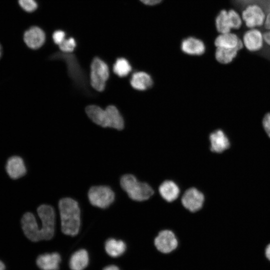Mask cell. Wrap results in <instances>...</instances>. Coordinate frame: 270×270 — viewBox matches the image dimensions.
I'll list each match as a JSON object with an SVG mask.
<instances>
[{
	"label": "cell",
	"instance_id": "obj_1",
	"mask_svg": "<svg viewBox=\"0 0 270 270\" xmlns=\"http://www.w3.org/2000/svg\"><path fill=\"white\" fill-rule=\"evenodd\" d=\"M58 208L62 232L68 236L76 235L80 226V211L78 203L71 198H63L59 201Z\"/></svg>",
	"mask_w": 270,
	"mask_h": 270
},
{
	"label": "cell",
	"instance_id": "obj_2",
	"mask_svg": "<svg viewBox=\"0 0 270 270\" xmlns=\"http://www.w3.org/2000/svg\"><path fill=\"white\" fill-rule=\"evenodd\" d=\"M120 184L130 198L136 201L147 200L154 194V190L148 184L138 182L130 174L123 176L120 178Z\"/></svg>",
	"mask_w": 270,
	"mask_h": 270
},
{
	"label": "cell",
	"instance_id": "obj_3",
	"mask_svg": "<svg viewBox=\"0 0 270 270\" xmlns=\"http://www.w3.org/2000/svg\"><path fill=\"white\" fill-rule=\"evenodd\" d=\"M266 14L262 7L256 3L247 4L240 12L244 24L247 28L262 27Z\"/></svg>",
	"mask_w": 270,
	"mask_h": 270
},
{
	"label": "cell",
	"instance_id": "obj_4",
	"mask_svg": "<svg viewBox=\"0 0 270 270\" xmlns=\"http://www.w3.org/2000/svg\"><path fill=\"white\" fill-rule=\"evenodd\" d=\"M109 76L107 64L98 58H94L90 66V84L96 90L102 92Z\"/></svg>",
	"mask_w": 270,
	"mask_h": 270
},
{
	"label": "cell",
	"instance_id": "obj_5",
	"mask_svg": "<svg viewBox=\"0 0 270 270\" xmlns=\"http://www.w3.org/2000/svg\"><path fill=\"white\" fill-rule=\"evenodd\" d=\"M88 198L92 205L105 208L110 206L114 202V194L108 186H94L88 190Z\"/></svg>",
	"mask_w": 270,
	"mask_h": 270
},
{
	"label": "cell",
	"instance_id": "obj_6",
	"mask_svg": "<svg viewBox=\"0 0 270 270\" xmlns=\"http://www.w3.org/2000/svg\"><path fill=\"white\" fill-rule=\"evenodd\" d=\"M37 214L42 222L44 240H50L54 235L55 212L52 206L42 204L37 208Z\"/></svg>",
	"mask_w": 270,
	"mask_h": 270
},
{
	"label": "cell",
	"instance_id": "obj_7",
	"mask_svg": "<svg viewBox=\"0 0 270 270\" xmlns=\"http://www.w3.org/2000/svg\"><path fill=\"white\" fill-rule=\"evenodd\" d=\"M241 39L244 48L251 52L260 51L265 44L263 32L260 28H247Z\"/></svg>",
	"mask_w": 270,
	"mask_h": 270
},
{
	"label": "cell",
	"instance_id": "obj_8",
	"mask_svg": "<svg viewBox=\"0 0 270 270\" xmlns=\"http://www.w3.org/2000/svg\"><path fill=\"white\" fill-rule=\"evenodd\" d=\"M20 224L22 231L28 240L34 242L42 240L40 225L32 212H28L23 214Z\"/></svg>",
	"mask_w": 270,
	"mask_h": 270
},
{
	"label": "cell",
	"instance_id": "obj_9",
	"mask_svg": "<svg viewBox=\"0 0 270 270\" xmlns=\"http://www.w3.org/2000/svg\"><path fill=\"white\" fill-rule=\"evenodd\" d=\"M154 244L159 252L164 254H168L176 248L178 241L172 231L166 230L158 233L154 238Z\"/></svg>",
	"mask_w": 270,
	"mask_h": 270
},
{
	"label": "cell",
	"instance_id": "obj_10",
	"mask_svg": "<svg viewBox=\"0 0 270 270\" xmlns=\"http://www.w3.org/2000/svg\"><path fill=\"white\" fill-rule=\"evenodd\" d=\"M204 200V195L194 188L187 190L182 198L183 206L191 212H196L202 206Z\"/></svg>",
	"mask_w": 270,
	"mask_h": 270
},
{
	"label": "cell",
	"instance_id": "obj_11",
	"mask_svg": "<svg viewBox=\"0 0 270 270\" xmlns=\"http://www.w3.org/2000/svg\"><path fill=\"white\" fill-rule=\"evenodd\" d=\"M5 170L10 178L17 180L24 176L26 173V168L23 158L19 156L13 155L6 160Z\"/></svg>",
	"mask_w": 270,
	"mask_h": 270
},
{
	"label": "cell",
	"instance_id": "obj_12",
	"mask_svg": "<svg viewBox=\"0 0 270 270\" xmlns=\"http://www.w3.org/2000/svg\"><path fill=\"white\" fill-rule=\"evenodd\" d=\"M24 40L28 48L38 49L44 43L46 34L40 28L32 26L24 33Z\"/></svg>",
	"mask_w": 270,
	"mask_h": 270
},
{
	"label": "cell",
	"instance_id": "obj_13",
	"mask_svg": "<svg viewBox=\"0 0 270 270\" xmlns=\"http://www.w3.org/2000/svg\"><path fill=\"white\" fill-rule=\"evenodd\" d=\"M214 44L216 48H244L241 38L232 32L220 34L214 40Z\"/></svg>",
	"mask_w": 270,
	"mask_h": 270
},
{
	"label": "cell",
	"instance_id": "obj_14",
	"mask_svg": "<svg viewBox=\"0 0 270 270\" xmlns=\"http://www.w3.org/2000/svg\"><path fill=\"white\" fill-rule=\"evenodd\" d=\"M210 150L212 152L221 153L230 147V140L222 130H217L210 136Z\"/></svg>",
	"mask_w": 270,
	"mask_h": 270
},
{
	"label": "cell",
	"instance_id": "obj_15",
	"mask_svg": "<svg viewBox=\"0 0 270 270\" xmlns=\"http://www.w3.org/2000/svg\"><path fill=\"white\" fill-rule=\"evenodd\" d=\"M61 257L58 252L46 253L38 256L36 263L42 270H58Z\"/></svg>",
	"mask_w": 270,
	"mask_h": 270
},
{
	"label": "cell",
	"instance_id": "obj_16",
	"mask_svg": "<svg viewBox=\"0 0 270 270\" xmlns=\"http://www.w3.org/2000/svg\"><path fill=\"white\" fill-rule=\"evenodd\" d=\"M181 48L184 52L191 55H201L205 52L204 42L201 40L192 36L183 40Z\"/></svg>",
	"mask_w": 270,
	"mask_h": 270
},
{
	"label": "cell",
	"instance_id": "obj_17",
	"mask_svg": "<svg viewBox=\"0 0 270 270\" xmlns=\"http://www.w3.org/2000/svg\"><path fill=\"white\" fill-rule=\"evenodd\" d=\"M86 112L89 118L95 124L102 127H108L106 109L96 105H90L86 108Z\"/></svg>",
	"mask_w": 270,
	"mask_h": 270
},
{
	"label": "cell",
	"instance_id": "obj_18",
	"mask_svg": "<svg viewBox=\"0 0 270 270\" xmlns=\"http://www.w3.org/2000/svg\"><path fill=\"white\" fill-rule=\"evenodd\" d=\"M158 190L162 197L168 202L176 200L180 192L178 186L170 180L164 182L159 186Z\"/></svg>",
	"mask_w": 270,
	"mask_h": 270
},
{
	"label": "cell",
	"instance_id": "obj_19",
	"mask_svg": "<svg viewBox=\"0 0 270 270\" xmlns=\"http://www.w3.org/2000/svg\"><path fill=\"white\" fill-rule=\"evenodd\" d=\"M88 252L80 249L75 252L70 256L69 265L72 270H84L88 264Z\"/></svg>",
	"mask_w": 270,
	"mask_h": 270
},
{
	"label": "cell",
	"instance_id": "obj_20",
	"mask_svg": "<svg viewBox=\"0 0 270 270\" xmlns=\"http://www.w3.org/2000/svg\"><path fill=\"white\" fill-rule=\"evenodd\" d=\"M130 84L134 89L144 90L152 86V80L148 74L144 72H139L132 74Z\"/></svg>",
	"mask_w": 270,
	"mask_h": 270
},
{
	"label": "cell",
	"instance_id": "obj_21",
	"mask_svg": "<svg viewBox=\"0 0 270 270\" xmlns=\"http://www.w3.org/2000/svg\"><path fill=\"white\" fill-rule=\"evenodd\" d=\"M240 50H242L239 48L217 47L215 52V58L216 60L222 64H229L236 58Z\"/></svg>",
	"mask_w": 270,
	"mask_h": 270
},
{
	"label": "cell",
	"instance_id": "obj_22",
	"mask_svg": "<svg viewBox=\"0 0 270 270\" xmlns=\"http://www.w3.org/2000/svg\"><path fill=\"white\" fill-rule=\"evenodd\" d=\"M215 26L219 34L226 33L232 31L230 18L227 10H221L215 18Z\"/></svg>",
	"mask_w": 270,
	"mask_h": 270
},
{
	"label": "cell",
	"instance_id": "obj_23",
	"mask_svg": "<svg viewBox=\"0 0 270 270\" xmlns=\"http://www.w3.org/2000/svg\"><path fill=\"white\" fill-rule=\"evenodd\" d=\"M106 110L108 116V127L122 130L124 126V122L122 116L117 108L114 106H109Z\"/></svg>",
	"mask_w": 270,
	"mask_h": 270
},
{
	"label": "cell",
	"instance_id": "obj_24",
	"mask_svg": "<svg viewBox=\"0 0 270 270\" xmlns=\"http://www.w3.org/2000/svg\"><path fill=\"white\" fill-rule=\"evenodd\" d=\"M126 244L122 240L109 238L105 242L104 248L106 253L112 257L122 256L126 250Z\"/></svg>",
	"mask_w": 270,
	"mask_h": 270
},
{
	"label": "cell",
	"instance_id": "obj_25",
	"mask_svg": "<svg viewBox=\"0 0 270 270\" xmlns=\"http://www.w3.org/2000/svg\"><path fill=\"white\" fill-rule=\"evenodd\" d=\"M132 70L128 62L124 58H118L114 65V72L120 77L127 76Z\"/></svg>",
	"mask_w": 270,
	"mask_h": 270
},
{
	"label": "cell",
	"instance_id": "obj_26",
	"mask_svg": "<svg viewBox=\"0 0 270 270\" xmlns=\"http://www.w3.org/2000/svg\"><path fill=\"white\" fill-rule=\"evenodd\" d=\"M230 18L232 30H239L244 24L240 13L234 8L228 10Z\"/></svg>",
	"mask_w": 270,
	"mask_h": 270
},
{
	"label": "cell",
	"instance_id": "obj_27",
	"mask_svg": "<svg viewBox=\"0 0 270 270\" xmlns=\"http://www.w3.org/2000/svg\"><path fill=\"white\" fill-rule=\"evenodd\" d=\"M58 46L62 51L66 52H70L74 50L76 46V42L74 38H70L65 39Z\"/></svg>",
	"mask_w": 270,
	"mask_h": 270
},
{
	"label": "cell",
	"instance_id": "obj_28",
	"mask_svg": "<svg viewBox=\"0 0 270 270\" xmlns=\"http://www.w3.org/2000/svg\"><path fill=\"white\" fill-rule=\"evenodd\" d=\"M262 27L264 28L262 32L265 44L270 47V12L266 14Z\"/></svg>",
	"mask_w": 270,
	"mask_h": 270
},
{
	"label": "cell",
	"instance_id": "obj_29",
	"mask_svg": "<svg viewBox=\"0 0 270 270\" xmlns=\"http://www.w3.org/2000/svg\"><path fill=\"white\" fill-rule=\"evenodd\" d=\"M18 2L21 8L27 12H32L38 8L35 0H18Z\"/></svg>",
	"mask_w": 270,
	"mask_h": 270
},
{
	"label": "cell",
	"instance_id": "obj_30",
	"mask_svg": "<svg viewBox=\"0 0 270 270\" xmlns=\"http://www.w3.org/2000/svg\"><path fill=\"white\" fill-rule=\"evenodd\" d=\"M262 126L265 133L270 138V112L266 113L263 116Z\"/></svg>",
	"mask_w": 270,
	"mask_h": 270
},
{
	"label": "cell",
	"instance_id": "obj_31",
	"mask_svg": "<svg viewBox=\"0 0 270 270\" xmlns=\"http://www.w3.org/2000/svg\"><path fill=\"white\" fill-rule=\"evenodd\" d=\"M66 34L62 30H58L55 31L52 34V39L54 43L59 45L66 38Z\"/></svg>",
	"mask_w": 270,
	"mask_h": 270
},
{
	"label": "cell",
	"instance_id": "obj_32",
	"mask_svg": "<svg viewBox=\"0 0 270 270\" xmlns=\"http://www.w3.org/2000/svg\"><path fill=\"white\" fill-rule=\"evenodd\" d=\"M144 4L148 6H154L160 3L162 0H140Z\"/></svg>",
	"mask_w": 270,
	"mask_h": 270
},
{
	"label": "cell",
	"instance_id": "obj_33",
	"mask_svg": "<svg viewBox=\"0 0 270 270\" xmlns=\"http://www.w3.org/2000/svg\"><path fill=\"white\" fill-rule=\"evenodd\" d=\"M264 254L267 260L270 262V244L266 246L264 250Z\"/></svg>",
	"mask_w": 270,
	"mask_h": 270
},
{
	"label": "cell",
	"instance_id": "obj_34",
	"mask_svg": "<svg viewBox=\"0 0 270 270\" xmlns=\"http://www.w3.org/2000/svg\"><path fill=\"white\" fill-rule=\"evenodd\" d=\"M103 270H120V268L115 265H109L105 267Z\"/></svg>",
	"mask_w": 270,
	"mask_h": 270
},
{
	"label": "cell",
	"instance_id": "obj_35",
	"mask_svg": "<svg viewBox=\"0 0 270 270\" xmlns=\"http://www.w3.org/2000/svg\"><path fill=\"white\" fill-rule=\"evenodd\" d=\"M0 270H6V266L0 260Z\"/></svg>",
	"mask_w": 270,
	"mask_h": 270
},
{
	"label": "cell",
	"instance_id": "obj_36",
	"mask_svg": "<svg viewBox=\"0 0 270 270\" xmlns=\"http://www.w3.org/2000/svg\"><path fill=\"white\" fill-rule=\"evenodd\" d=\"M2 46L0 44V58L2 56Z\"/></svg>",
	"mask_w": 270,
	"mask_h": 270
}]
</instances>
